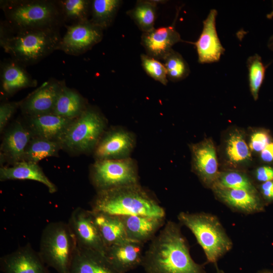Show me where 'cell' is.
<instances>
[{"label":"cell","instance_id":"6da1fadb","mask_svg":"<svg viewBox=\"0 0 273 273\" xmlns=\"http://www.w3.org/2000/svg\"><path fill=\"white\" fill-rule=\"evenodd\" d=\"M142 266L146 273H206L192 258L179 224L170 220L151 241Z\"/></svg>","mask_w":273,"mask_h":273},{"label":"cell","instance_id":"7a4b0ae2","mask_svg":"<svg viewBox=\"0 0 273 273\" xmlns=\"http://www.w3.org/2000/svg\"><path fill=\"white\" fill-rule=\"evenodd\" d=\"M60 27L13 31L1 22L0 46L11 59L25 67L38 63L59 50Z\"/></svg>","mask_w":273,"mask_h":273},{"label":"cell","instance_id":"3957f363","mask_svg":"<svg viewBox=\"0 0 273 273\" xmlns=\"http://www.w3.org/2000/svg\"><path fill=\"white\" fill-rule=\"evenodd\" d=\"M91 210L117 216L145 215L165 217L164 209L140 185L97 192L90 202Z\"/></svg>","mask_w":273,"mask_h":273},{"label":"cell","instance_id":"277c9868","mask_svg":"<svg viewBox=\"0 0 273 273\" xmlns=\"http://www.w3.org/2000/svg\"><path fill=\"white\" fill-rule=\"evenodd\" d=\"M0 6L5 18L2 22L11 30L60 27L64 24L56 1L4 0Z\"/></svg>","mask_w":273,"mask_h":273},{"label":"cell","instance_id":"5b68a950","mask_svg":"<svg viewBox=\"0 0 273 273\" xmlns=\"http://www.w3.org/2000/svg\"><path fill=\"white\" fill-rule=\"evenodd\" d=\"M177 219L195 236L208 262L216 263L232 249V241L215 215L204 212H180Z\"/></svg>","mask_w":273,"mask_h":273},{"label":"cell","instance_id":"8992f818","mask_svg":"<svg viewBox=\"0 0 273 273\" xmlns=\"http://www.w3.org/2000/svg\"><path fill=\"white\" fill-rule=\"evenodd\" d=\"M76 246L68 223L52 222L42 231L38 253L43 262L58 273H69Z\"/></svg>","mask_w":273,"mask_h":273},{"label":"cell","instance_id":"52a82bcc","mask_svg":"<svg viewBox=\"0 0 273 273\" xmlns=\"http://www.w3.org/2000/svg\"><path fill=\"white\" fill-rule=\"evenodd\" d=\"M106 120L95 109L86 107L69 124L59 143L61 148L77 153L94 150L104 134Z\"/></svg>","mask_w":273,"mask_h":273},{"label":"cell","instance_id":"ba28073f","mask_svg":"<svg viewBox=\"0 0 273 273\" xmlns=\"http://www.w3.org/2000/svg\"><path fill=\"white\" fill-rule=\"evenodd\" d=\"M90 179L97 192L139 184L136 165L129 157L96 160L90 168Z\"/></svg>","mask_w":273,"mask_h":273},{"label":"cell","instance_id":"9c48e42d","mask_svg":"<svg viewBox=\"0 0 273 273\" xmlns=\"http://www.w3.org/2000/svg\"><path fill=\"white\" fill-rule=\"evenodd\" d=\"M66 27L59 50L69 55L78 56L84 53L100 42L103 37V30L89 20L66 25Z\"/></svg>","mask_w":273,"mask_h":273},{"label":"cell","instance_id":"30bf717a","mask_svg":"<svg viewBox=\"0 0 273 273\" xmlns=\"http://www.w3.org/2000/svg\"><path fill=\"white\" fill-rule=\"evenodd\" d=\"M68 224L77 246L104 253L106 247L90 210L81 207L74 209Z\"/></svg>","mask_w":273,"mask_h":273},{"label":"cell","instance_id":"8fae6325","mask_svg":"<svg viewBox=\"0 0 273 273\" xmlns=\"http://www.w3.org/2000/svg\"><path fill=\"white\" fill-rule=\"evenodd\" d=\"M135 144L134 134L121 128H114L104 133L94 150L98 160L128 158Z\"/></svg>","mask_w":273,"mask_h":273},{"label":"cell","instance_id":"7c38bea8","mask_svg":"<svg viewBox=\"0 0 273 273\" xmlns=\"http://www.w3.org/2000/svg\"><path fill=\"white\" fill-rule=\"evenodd\" d=\"M63 80L50 79L20 101V108L27 117L52 113Z\"/></svg>","mask_w":273,"mask_h":273},{"label":"cell","instance_id":"4fadbf2b","mask_svg":"<svg viewBox=\"0 0 273 273\" xmlns=\"http://www.w3.org/2000/svg\"><path fill=\"white\" fill-rule=\"evenodd\" d=\"M144 244L127 239L105 248L104 255L119 273H126L142 266Z\"/></svg>","mask_w":273,"mask_h":273},{"label":"cell","instance_id":"5bb4252c","mask_svg":"<svg viewBox=\"0 0 273 273\" xmlns=\"http://www.w3.org/2000/svg\"><path fill=\"white\" fill-rule=\"evenodd\" d=\"M1 267L4 273H48L38 252L29 244L2 257Z\"/></svg>","mask_w":273,"mask_h":273},{"label":"cell","instance_id":"9a60e30c","mask_svg":"<svg viewBox=\"0 0 273 273\" xmlns=\"http://www.w3.org/2000/svg\"><path fill=\"white\" fill-rule=\"evenodd\" d=\"M217 199L231 210L248 214L263 212L265 205L258 193L213 186L212 188Z\"/></svg>","mask_w":273,"mask_h":273},{"label":"cell","instance_id":"2e32d148","mask_svg":"<svg viewBox=\"0 0 273 273\" xmlns=\"http://www.w3.org/2000/svg\"><path fill=\"white\" fill-rule=\"evenodd\" d=\"M191 148L194 171L204 185L212 188L219 173L213 142L206 140L192 145Z\"/></svg>","mask_w":273,"mask_h":273},{"label":"cell","instance_id":"e0dca14e","mask_svg":"<svg viewBox=\"0 0 273 273\" xmlns=\"http://www.w3.org/2000/svg\"><path fill=\"white\" fill-rule=\"evenodd\" d=\"M215 9L211 10L203 21L202 31L194 43L197 49L198 61L200 63H209L218 61L224 51L218 37L216 29Z\"/></svg>","mask_w":273,"mask_h":273},{"label":"cell","instance_id":"ac0fdd59","mask_svg":"<svg viewBox=\"0 0 273 273\" xmlns=\"http://www.w3.org/2000/svg\"><path fill=\"white\" fill-rule=\"evenodd\" d=\"M141 43L147 55L157 60L162 59L172 50V46L181 41L173 25L154 28L144 32Z\"/></svg>","mask_w":273,"mask_h":273},{"label":"cell","instance_id":"d6986e66","mask_svg":"<svg viewBox=\"0 0 273 273\" xmlns=\"http://www.w3.org/2000/svg\"><path fill=\"white\" fill-rule=\"evenodd\" d=\"M32 136L28 128L16 122L4 134L1 148V161L6 160L14 164L24 161L26 149Z\"/></svg>","mask_w":273,"mask_h":273},{"label":"cell","instance_id":"ffe728a7","mask_svg":"<svg viewBox=\"0 0 273 273\" xmlns=\"http://www.w3.org/2000/svg\"><path fill=\"white\" fill-rule=\"evenodd\" d=\"M37 80L32 77L25 66L11 59L1 63V92L7 97L19 90L37 85Z\"/></svg>","mask_w":273,"mask_h":273},{"label":"cell","instance_id":"44dd1931","mask_svg":"<svg viewBox=\"0 0 273 273\" xmlns=\"http://www.w3.org/2000/svg\"><path fill=\"white\" fill-rule=\"evenodd\" d=\"M121 218L128 239L143 244L151 241L165 223V217L127 215Z\"/></svg>","mask_w":273,"mask_h":273},{"label":"cell","instance_id":"7402d4cb","mask_svg":"<svg viewBox=\"0 0 273 273\" xmlns=\"http://www.w3.org/2000/svg\"><path fill=\"white\" fill-rule=\"evenodd\" d=\"M69 273H119L102 253L76 246Z\"/></svg>","mask_w":273,"mask_h":273},{"label":"cell","instance_id":"603a6c76","mask_svg":"<svg viewBox=\"0 0 273 273\" xmlns=\"http://www.w3.org/2000/svg\"><path fill=\"white\" fill-rule=\"evenodd\" d=\"M27 117L33 136L57 142L73 120L53 113Z\"/></svg>","mask_w":273,"mask_h":273},{"label":"cell","instance_id":"cb8c5ba5","mask_svg":"<svg viewBox=\"0 0 273 273\" xmlns=\"http://www.w3.org/2000/svg\"><path fill=\"white\" fill-rule=\"evenodd\" d=\"M29 179L43 184L51 194L57 191L56 185L45 175L37 164L25 161L17 162L12 166L0 168V180Z\"/></svg>","mask_w":273,"mask_h":273},{"label":"cell","instance_id":"d4e9b609","mask_svg":"<svg viewBox=\"0 0 273 273\" xmlns=\"http://www.w3.org/2000/svg\"><path fill=\"white\" fill-rule=\"evenodd\" d=\"M91 211L106 248L128 239L121 216Z\"/></svg>","mask_w":273,"mask_h":273},{"label":"cell","instance_id":"484cf974","mask_svg":"<svg viewBox=\"0 0 273 273\" xmlns=\"http://www.w3.org/2000/svg\"><path fill=\"white\" fill-rule=\"evenodd\" d=\"M86 107L83 98L74 89L67 87L64 83L59 93L52 113L73 119Z\"/></svg>","mask_w":273,"mask_h":273},{"label":"cell","instance_id":"4316f807","mask_svg":"<svg viewBox=\"0 0 273 273\" xmlns=\"http://www.w3.org/2000/svg\"><path fill=\"white\" fill-rule=\"evenodd\" d=\"M121 4L119 0L91 1L89 21L104 30L112 24Z\"/></svg>","mask_w":273,"mask_h":273},{"label":"cell","instance_id":"83f0119b","mask_svg":"<svg viewBox=\"0 0 273 273\" xmlns=\"http://www.w3.org/2000/svg\"><path fill=\"white\" fill-rule=\"evenodd\" d=\"M63 24L70 25L89 20L90 0H58Z\"/></svg>","mask_w":273,"mask_h":273},{"label":"cell","instance_id":"f1b7e54d","mask_svg":"<svg viewBox=\"0 0 273 273\" xmlns=\"http://www.w3.org/2000/svg\"><path fill=\"white\" fill-rule=\"evenodd\" d=\"M61 145L57 141L33 136L24 156V161L37 164L42 159L58 156Z\"/></svg>","mask_w":273,"mask_h":273},{"label":"cell","instance_id":"f546056e","mask_svg":"<svg viewBox=\"0 0 273 273\" xmlns=\"http://www.w3.org/2000/svg\"><path fill=\"white\" fill-rule=\"evenodd\" d=\"M157 4L156 1H139L133 9L127 12V15L143 33L155 28Z\"/></svg>","mask_w":273,"mask_h":273},{"label":"cell","instance_id":"4dcf8cb0","mask_svg":"<svg viewBox=\"0 0 273 273\" xmlns=\"http://www.w3.org/2000/svg\"><path fill=\"white\" fill-rule=\"evenodd\" d=\"M213 186H217L227 189L243 190L250 192L258 193L252 182L246 175L236 171H229L219 173L217 179Z\"/></svg>","mask_w":273,"mask_h":273},{"label":"cell","instance_id":"1f68e13d","mask_svg":"<svg viewBox=\"0 0 273 273\" xmlns=\"http://www.w3.org/2000/svg\"><path fill=\"white\" fill-rule=\"evenodd\" d=\"M226 155L233 163H240L249 160L251 153L243 135L238 132L232 133L228 139Z\"/></svg>","mask_w":273,"mask_h":273},{"label":"cell","instance_id":"d6a6232c","mask_svg":"<svg viewBox=\"0 0 273 273\" xmlns=\"http://www.w3.org/2000/svg\"><path fill=\"white\" fill-rule=\"evenodd\" d=\"M168 79L177 81L186 78L189 74V66L178 53L172 50L164 58Z\"/></svg>","mask_w":273,"mask_h":273},{"label":"cell","instance_id":"836d02e7","mask_svg":"<svg viewBox=\"0 0 273 273\" xmlns=\"http://www.w3.org/2000/svg\"><path fill=\"white\" fill-rule=\"evenodd\" d=\"M249 71L250 89L254 100H257L259 89L263 82L265 67L258 55L250 56L247 61Z\"/></svg>","mask_w":273,"mask_h":273},{"label":"cell","instance_id":"e575fe53","mask_svg":"<svg viewBox=\"0 0 273 273\" xmlns=\"http://www.w3.org/2000/svg\"><path fill=\"white\" fill-rule=\"evenodd\" d=\"M141 60L142 66L148 75L163 85L167 83V73L164 64L148 55L142 54Z\"/></svg>","mask_w":273,"mask_h":273},{"label":"cell","instance_id":"d590c367","mask_svg":"<svg viewBox=\"0 0 273 273\" xmlns=\"http://www.w3.org/2000/svg\"><path fill=\"white\" fill-rule=\"evenodd\" d=\"M20 102H3L0 105V131L2 132L8 121L17 109L20 107Z\"/></svg>","mask_w":273,"mask_h":273},{"label":"cell","instance_id":"8d00e7d4","mask_svg":"<svg viewBox=\"0 0 273 273\" xmlns=\"http://www.w3.org/2000/svg\"><path fill=\"white\" fill-rule=\"evenodd\" d=\"M270 143V137L268 133L264 131L254 132L251 136L249 147L251 150L259 152Z\"/></svg>","mask_w":273,"mask_h":273},{"label":"cell","instance_id":"74e56055","mask_svg":"<svg viewBox=\"0 0 273 273\" xmlns=\"http://www.w3.org/2000/svg\"><path fill=\"white\" fill-rule=\"evenodd\" d=\"M256 179L262 183L273 180V167L267 166L258 168L255 173Z\"/></svg>","mask_w":273,"mask_h":273},{"label":"cell","instance_id":"f35d334b","mask_svg":"<svg viewBox=\"0 0 273 273\" xmlns=\"http://www.w3.org/2000/svg\"><path fill=\"white\" fill-rule=\"evenodd\" d=\"M260 190L265 205L273 202V180L262 183Z\"/></svg>","mask_w":273,"mask_h":273},{"label":"cell","instance_id":"ab89813d","mask_svg":"<svg viewBox=\"0 0 273 273\" xmlns=\"http://www.w3.org/2000/svg\"><path fill=\"white\" fill-rule=\"evenodd\" d=\"M261 159L266 162L273 161V143H269L261 152Z\"/></svg>","mask_w":273,"mask_h":273},{"label":"cell","instance_id":"60d3db41","mask_svg":"<svg viewBox=\"0 0 273 273\" xmlns=\"http://www.w3.org/2000/svg\"><path fill=\"white\" fill-rule=\"evenodd\" d=\"M257 273H273V271L270 270H263Z\"/></svg>","mask_w":273,"mask_h":273},{"label":"cell","instance_id":"b9f144b4","mask_svg":"<svg viewBox=\"0 0 273 273\" xmlns=\"http://www.w3.org/2000/svg\"><path fill=\"white\" fill-rule=\"evenodd\" d=\"M215 273H225L223 270L218 268L216 267V270Z\"/></svg>","mask_w":273,"mask_h":273}]
</instances>
